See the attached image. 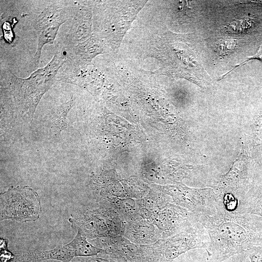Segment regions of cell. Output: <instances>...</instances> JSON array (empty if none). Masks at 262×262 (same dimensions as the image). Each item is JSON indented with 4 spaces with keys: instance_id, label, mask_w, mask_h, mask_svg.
I'll use <instances>...</instances> for the list:
<instances>
[{
    "instance_id": "obj_6",
    "label": "cell",
    "mask_w": 262,
    "mask_h": 262,
    "mask_svg": "<svg viewBox=\"0 0 262 262\" xmlns=\"http://www.w3.org/2000/svg\"><path fill=\"white\" fill-rule=\"evenodd\" d=\"M77 3L71 25L66 36V43L69 48L84 41L90 31V13L83 5Z\"/></svg>"
},
{
    "instance_id": "obj_16",
    "label": "cell",
    "mask_w": 262,
    "mask_h": 262,
    "mask_svg": "<svg viewBox=\"0 0 262 262\" xmlns=\"http://www.w3.org/2000/svg\"><path fill=\"white\" fill-rule=\"evenodd\" d=\"M254 59L262 61V44L259 47L256 53L253 55Z\"/></svg>"
},
{
    "instance_id": "obj_7",
    "label": "cell",
    "mask_w": 262,
    "mask_h": 262,
    "mask_svg": "<svg viewBox=\"0 0 262 262\" xmlns=\"http://www.w3.org/2000/svg\"><path fill=\"white\" fill-rule=\"evenodd\" d=\"M237 200L236 212L262 217V184L248 188L237 198Z\"/></svg>"
},
{
    "instance_id": "obj_15",
    "label": "cell",
    "mask_w": 262,
    "mask_h": 262,
    "mask_svg": "<svg viewBox=\"0 0 262 262\" xmlns=\"http://www.w3.org/2000/svg\"><path fill=\"white\" fill-rule=\"evenodd\" d=\"M16 255L8 250L6 248L0 249V261L1 262H11L14 261Z\"/></svg>"
},
{
    "instance_id": "obj_3",
    "label": "cell",
    "mask_w": 262,
    "mask_h": 262,
    "mask_svg": "<svg viewBox=\"0 0 262 262\" xmlns=\"http://www.w3.org/2000/svg\"><path fill=\"white\" fill-rule=\"evenodd\" d=\"M41 210L38 194L28 186L12 187L0 194L1 221H34L39 218Z\"/></svg>"
},
{
    "instance_id": "obj_2",
    "label": "cell",
    "mask_w": 262,
    "mask_h": 262,
    "mask_svg": "<svg viewBox=\"0 0 262 262\" xmlns=\"http://www.w3.org/2000/svg\"><path fill=\"white\" fill-rule=\"evenodd\" d=\"M64 46L58 43L51 61L29 77L19 78L10 72L1 79V95L5 96L10 109L32 121L40 100L56 81L58 72L66 58Z\"/></svg>"
},
{
    "instance_id": "obj_13",
    "label": "cell",
    "mask_w": 262,
    "mask_h": 262,
    "mask_svg": "<svg viewBox=\"0 0 262 262\" xmlns=\"http://www.w3.org/2000/svg\"><path fill=\"white\" fill-rule=\"evenodd\" d=\"M255 135L256 143L262 148V117L259 118L256 122Z\"/></svg>"
},
{
    "instance_id": "obj_11",
    "label": "cell",
    "mask_w": 262,
    "mask_h": 262,
    "mask_svg": "<svg viewBox=\"0 0 262 262\" xmlns=\"http://www.w3.org/2000/svg\"><path fill=\"white\" fill-rule=\"evenodd\" d=\"M236 41L234 40H221L216 47V51L220 58H224L225 56L231 53L236 48Z\"/></svg>"
},
{
    "instance_id": "obj_4",
    "label": "cell",
    "mask_w": 262,
    "mask_h": 262,
    "mask_svg": "<svg viewBox=\"0 0 262 262\" xmlns=\"http://www.w3.org/2000/svg\"><path fill=\"white\" fill-rule=\"evenodd\" d=\"M76 9V5L66 7L50 5L33 15L31 22L37 35V47L33 61L35 66L39 64L43 46L53 43L60 26L73 17Z\"/></svg>"
},
{
    "instance_id": "obj_8",
    "label": "cell",
    "mask_w": 262,
    "mask_h": 262,
    "mask_svg": "<svg viewBox=\"0 0 262 262\" xmlns=\"http://www.w3.org/2000/svg\"><path fill=\"white\" fill-rule=\"evenodd\" d=\"M74 104V100L72 98L52 109L50 117V129L54 135L59 136L61 131L66 128V116Z\"/></svg>"
},
{
    "instance_id": "obj_14",
    "label": "cell",
    "mask_w": 262,
    "mask_h": 262,
    "mask_svg": "<svg viewBox=\"0 0 262 262\" xmlns=\"http://www.w3.org/2000/svg\"><path fill=\"white\" fill-rule=\"evenodd\" d=\"M222 262H250L246 252L235 255Z\"/></svg>"
},
{
    "instance_id": "obj_10",
    "label": "cell",
    "mask_w": 262,
    "mask_h": 262,
    "mask_svg": "<svg viewBox=\"0 0 262 262\" xmlns=\"http://www.w3.org/2000/svg\"><path fill=\"white\" fill-rule=\"evenodd\" d=\"M250 19H240L234 20L227 25V31L232 33H241L246 32L252 24Z\"/></svg>"
},
{
    "instance_id": "obj_12",
    "label": "cell",
    "mask_w": 262,
    "mask_h": 262,
    "mask_svg": "<svg viewBox=\"0 0 262 262\" xmlns=\"http://www.w3.org/2000/svg\"><path fill=\"white\" fill-rule=\"evenodd\" d=\"M246 252L250 262H262V245L255 246Z\"/></svg>"
},
{
    "instance_id": "obj_1",
    "label": "cell",
    "mask_w": 262,
    "mask_h": 262,
    "mask_svg": "<svg viewBox=\"0 0 262 262\" xmlns=\"http://www.w3.org/2000/svg\"><path fill=\"white\" fill-rule=\"evenodd\" d=\"M209 243L208 262H222L262 245V217L226 209L224 204L209 214L196 215Z\"/></svg>"
},
{
    "instance_id": "obj_5",
    "label": "cell",
    "mask_w": 262,
    "mask_h": 262,
    "mask_svg": "<svg viewBox=\"0 0 262 262\" xmlns=\"http://www.w3.org/2000/svg\"><path fill=\"white\" fill-rule=\"evenodd\" d=\"M76 257L71 242L58 246L47 250H30L16 255L14 262H42L46 260H56L70 262Z\"/></svg>"
},
{
    "instance_id": "obj_9",
    "label": "cell",
    "mask_w": 262,
    "mask_h": 262,
    "mask_svg": "<svg viewBox=\"0 0 262 262\" xmlns=\"http://www.w3.org/2000/svg\"><path fill=\"white\" fill-rule=\"evenodd\" d=\"M76 257H88L97 255L103 250L93 246L86 241V236L78 230L75 238L71 241Z\"/></svg>"
}]
</instances>
